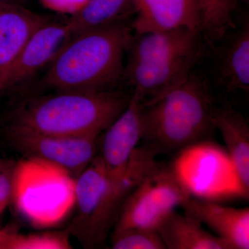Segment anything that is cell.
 <instances>
[{"instance_id":"cell-1","label":"cell","mask_w":249,"mask_h":249,"mask_svg":"<svg viewBox=\"0 0 249 249\" xmlns=\"http://www.w3.org/2000/svg\"><path fill=\"white\" fill-rule=\"evenodd\" d=\"M132 29L124 22L72 36L49 65L46 84L59 91H102L124 73Z\"/></svg>"},{"instance_id":"cell-2","label":"cell","mask_w":249,"mask_h":249,"mask_svg":"<svg viewBox=\"0 0 249 249\" xmlns=\"http://www.w3.org/2000/svg\"><path fill=\"white\" fill-rule=\"evenodd\" d=\"M216 111L204 82L191 74L162 97L142 104V141L158 154L181 150L215 129Z\"/></svg>"},{"instance_id":"cell-3","label":"cell","mask_w":249,"mask_h":249,"mask_svg":"<svg viewBox=\"0 0 249 249\" xmlns=\"http://www.w3.org/2000/svg\"><path fill=\"white\" fill-rule=\"evenodd\" d=\"M131 96L109 90L59 91L23 107L12 127L62 137L100 136L125 109Z\"/></svg>"},{"instance_id":"cell-4","label":"cell","mask_w":249,"mask_h":249,"mask_svg":"<svg viewBox=\"0 0 249 249\" xmlns=\"http://www.w3.org/2000/svg\"><path fill=\"white\" fill-rule=\"evenodd\" d=\"M76 178L46 160L26 158L15 165L12 201L33 227L58 225L75 208Z\"/></svg>"},{"instance_id":"cell-5","label":"cell","mask_w":249,"mask_h":249,"mask_svg":"<svg viewBox=\"0 0 249 249\" xmlns=\"http://www.w3.org/2000/svg\"><path fill=\"white\" fill-rule=\"evenodd\" d=\"M191 196L175 170L158 163L124 201L113 232L134 228L157 229L168 214Z\"/></svg>"},{"instance_id":"cell-6","label":"cell","mask_w":249,"mask_h":249,"mask_svg":"<svg viewBox=\"0 0 249 249\" xmlns=\"http://www.w3.org/2000/svg\"><path fill=\"white\" fill-rule=\"evenodd\" d=\"M10 140L25 158L46 160L77 178L97 155L100 136L62 137L12 127Z\"/></svg>"},{"instance_id":"cell-7","label":"cell","mask_w":249,"mask_h":249,"mask_svg":"<svg viewBox=\"0 0 249 249\" xmlns=\"http://www.w3.org/2000/svg\"><path fill=\"white\" fill-rule=\"evenodd\" d=\"M157 155L155 149L148 145L138 147L124 173L116 176L109 175V183L85 241V248H98L104 245L124 201L142 178L158 163L156 160Z\"/></svg>"},{"instance_id":"cell-8","label":"cell","mask_w":249,"mask_h":249,"mask_svg":"<svg viewBox=\"0 0 249 249\" xmlns=\"http://www.w3.org/2000/svg\"><path fill=\"white\" fill-rule=\"evenodd\" d=\"M200 52L195 51L157 61H127L125 73L133 87V94L142 104L162 97L191 76Z\"/></svg>"},{"instance_id":"cell-9","label":"cell","mask_w":249,"mask_h":249,"mask_svg":"<svg viewBox=\"0 0 249 249\" xmlns=\"http://www.w3.org/2000/svg\"><path fill=\"white\" fill-rule=\"evenodd\" d=\"M142 107L132 93L125 109L104 131L99 155L110 176L124 173L142 142Z\"/></svg>"},{"instance_id":"cell-10","label":"cell","mask_w":249,"mask_h":249,"mask_svg":"<svg viewBox=\"0 0 249 249\" xmlns=\"http://www.w3.org/2000/svg\"><path fill=\"white\" fill-rule=\"evenodd\" d=\"M134 34L187 28L201 31L199 0H133Z\"/></svg>"},{"instance_id":"cell-11","label":"cell","mask_w":249,"mask_h":249,"mask_svg":"<svg viewBox=\"0 0 249 249\" xmlns=\"http://www.w3.org/2000/svg\"><path fill=\"white\" fill-rule=\"evenodd\" d=\"M71 37L67 22L44 23L24 46L8 75L4 88L22 83L49 65Z\"/></svg>"},{"instance_id":"cell-12","label":"cell","mask_w":249,"mask_h":249,"mask_svg":"<svg viewBox=\"0 0 249 249\" xmlns=\"http://www.w3.org/2000/svg\"><path fill=\"white\" fill-rule=\"evenodd\" d=\"M47 21L19 4L0 3V91L28 40Z\"/></svg>"},{"instance_id":"cell-13","label":"cell","mask_w":249,"mask_h":249,"mask_svg":"<svg viewBox=\"0 0 249 249\" xmlns=\"http://www.w3.org/2000/svg\"><path fill=\"white\" fill-rule=\"evenodd\" d=\"M185 213L206 224L232 249H249V209L223 206L191 196L181 206Z\"/></svg>"},{"instance_id":"cell-14","label":"cell","mask_w":249,"mask_h":249,"mask_svg":"<svg viewBox=\"0 0 249 249\" xmlns=\"http://www.w3.org/2000/svg\"><path fill=\"white\" fill-rule=\"evenodd\" d=\"M109 181V174L99 155L76 178V214L67 231L77 237L83 246L102 203Z\"/></svg>"},{"instance_id":"cell-15","label":"cell","mask_w":249,"mask_h":249,"mask_svg":"<svg viewBox=\"0 0 249 249\" xmlns=\"http://www.w3.org/2000/svg\"><path fill=\"white\" fill-rule=\"evenodd\" d=\"M200 38V31L187 28L132 34L127 61H156L201 50Z\"/></svg>"},{"instance_id":"cell-16","label":"cell","mask_w":249,"mask_h":249,"mask_svg":"<svg viewBox=\"0 0 249 249\" xmlns=\"http://www.w3.org/2000/svg\"><path fill=\"white\" fill-rule=\"evenodd\" d=\"M214 128L220 132L245 196L249 192V124L245 116L232 108L216 111Z\"/></svg>"},{"instance_id":"cell-17","label":"cell","mask_w":249,"mask_h":249,"mask_svg":"<svg viewBox=\"0 0 249 249\" xmlns=\"http://www.w3.org/2000/svg\"><path fill=\"white\" fill-rule=\"evenodd\" d=\"M157 229L166 249H232L220 237L205 230L196 218L176 210L168 214Z\"/></svg>"},{"instance_id":"cell-18","label":"cell","mask_w":249,"mask_h":249,"mask_svg":"<svg viewBox=\"0 0 249 249\" xmlns=\"http://www.w3.org/2000/svg\"><path fill=\"white\" fill-rule=\"evenodd\" d=\"M221 79L229 90L249 89V27L245 23L232 36L219 55Z\"/></svg>"},{"instance_id":"cell-19","label":"cell","mask_w":249,"mask_h":249,"mask_svg":"<svg viewBox=\"0 0 249 249\" xmlns=\"http://www.w3.org/2000/svg\"><path fill=\"white\" fill-rule=\"evenodd\" d=\"M132 12H135L133 0H89L66 22L72 37L123 23Z\"/></svg>"},{"instance_id":"cell-20","label":"cell","mask_w":249,"mask_h":249,"mask_svg":"<svg viewBox=\"0 0 249 249\" xmlns=\"http://www.w3.org/2000/svg\"><path fill=\"white\" fill-rule=\"evenodd\" d=\"M69 235L68 231L25 234L0 230V249H71Z\"/></svg>"},{"instance_id":"cell-21","label":"cell","mask_w":249,"mask_h":249,"mask_svg":"<svg viewBox=\"0 0 249 249\" xmlns=\"http://www.w3.org/2000/svg\"><path fill=\"white\" fill-rule=\"evenodd\" d=\"M201 30L211 37H220L232 25L231 0H199Z\"/></svg>"},{"instance_id":"cell-22","label":"cell","mask_w":249,"mask_h":249,"mask_svg":"<svg viewBox=\"0 0 249 249\" xmlns=\"http://www.w3.org/2000/svg\"><path fill=\"white\" fill-rule=\"evenodd\" d=\"M111 247L114 249H166L157 229L147 228L113 232Z\"/></svg>"},{"instance_id":"cell-23","label":"cell","mask_w":249,"mask_h":249,"mask_svg":"<svg viewBox=\"0 0 249 249\" xmlns=\"http://www.w3.org/2000/svg\"><path fill=\"white\" fill-rule=\"evenodd\" d=\"M45 9L58 14L73 16L84 7L89 0H39Z\"/></svg>"},{"instance_id":"cell-24","label":"cell","mask_w":249,"mask_h":249,"mask_svg":"<svg viewBox=\"0 0 249 249\" xmlns=\"http://www.w3.org/2000/svg\"><path fill=\"white\" fill-rule=\"evenodd\" d=\"M20 0H0V3H9V4H18Z\"/></svg>"}]
</instances>
